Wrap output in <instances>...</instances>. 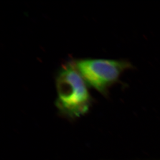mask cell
Segmentation results:
<instances>
[{"instance_id":"obj_1","label":"cell","mask_w":160,"mask_h":160,"mask_svg":"<svg viewBox=\"0 0 160 160\" xmlns=\"http://www.w3.org/2000/svg\"><path fill=\"white\" fill-rule=\"evenodd\" d=\"M55 81L57 92L55 105L59 114L70 120L86 115L93 99L74 60L62 64L56 74Z\"/></svg>"},{"instance_id":"obj_2","label":"cell","mask_w":160,"mask_h":160,"mask_svg":"<svg viewBox=\"0 0 160 160\" xmlns=\"http://www.w3.org/2000/svg\"><path fill=\"white\" fill-rule=\"evenodd\" d=\"M74 61L88 86L107 98L112 87L123 84L121 80L123 74L135 68L127 59H80Z\"/></svg>"}]
</instances>
